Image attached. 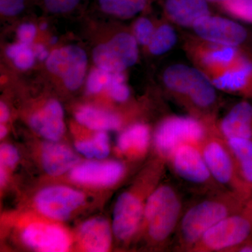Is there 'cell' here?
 Returning a JSON list of instances; mask_svg holds the SVG:
<instances>
[{
	"label": "cell",
	"instance_id": "6da1fadb",
	"mask_svg": "<svg viewBox=\"0 0 252 252\" xmlns=\"http://www.w3.org/2000/svg\"><path fill=\"white\" fill-rule=\"evenodd\" d=\"M249 199L236 192L220 189L189 206L184 210L175 233L176 251L190 252L213 225L243 211Z\"/></svg>",
	"mask_w": 252,
	"mask_h": 252
},
{
	"label": "cell",
	"instance_id": "7a4b0ae2",
	"mask_svg": "<svg viewBox=\"0 0 252 252\" xmlns=\"http://www.w3.org/2000/svg\"><path fill=\"white\" fill-rule=\"evenodd\" d=\"M167 90L199 119L215 117L218 95L210 78L197 67L184 64L169 66L162 74Z\"/></svg>",
	"mask_w": 252,
	"mask_h": 252
},
{
	"label": "cell",
	"instance_id": "3957f363",
	"mask_svg": "<svg viewBox=\"0 0 252 252\" xmlns=\"http://www.w3.org/2000/svg\"><path fill=\"white\" fill-rule=\"evenodd\" d=\"M183 212V202L177 189L169 184L158 185L147 198L141 223L149 243L160 248L172 240Z\"/></svg>",
	"mask_w": 252,
	"mask_h": 252
},
{
	"label": "cell",
	"instance_id": "277c9868",
	"mask_svg": "<svg viewBox=\"0 0 252 252\" xmlns=\"http://www.w3.org/2000/svg\"><path fill=\"white\" fill-rule=\"evenodd\" d=\"M201 119L189 116H167L159 123L154 135V145L159 157L165 159L184 144L200 145L212 126Z\"/></svg>",
	"mask_w": 252,
	"mask_h": 252
},
{
	"label": "cell",
	"instance_id": "5b68a950",
	"mask_svg": "<svg viewBox=\"0 0 252 252\" xmlns=\"http://www.w3.org/2000/svg\"><path fill=\"white\" fill-rule=\"evenodd\" d=\"M216 126H212L205 140L199 145L212 178L221 188L250 198L252 194L240 180L235 158L217 132Z\"/></svg>",
	"mask_w": 252,
	"mask_h": 252
},
{
	"label": "cell",
	"instance_id": "8992f818",
	"mask_svg": "<svg viewBox=\"0 0 252 252\" xmlns=\"http://www.w3.org/2000/svg\"><path fill=\"white\" fill-rule=\"evenodd\" d=\"M252 237V223L243 211L220 220L203 235L190 252H234Z\"/></svg>",
	"mask_w": 252,
	"mask_h": 252
},
{
	"label": "cell",
	"instance_id": "52a82bcc",
	"mask_svg": "<svg viewBox=\"0 0 252 252\" xmlns=\"http://www.w3.org/2000/svg\"><path fill=\"white\" fill-rule=\"evenodd\" d=\"M167 162L177 177L195 188L205 189L207 192L225 189L212 178L198 144H182L172 152Z\"/></svg>",
	"mask_w": 252,
	"mask_h": 252
},
{
	"label": "cell",
	"instance_id": "ba28073f",
	"mask_svg": "<svg viewBox=\"0 0 252 252\" xmlns=\"http://www.w3.org/2000/svg\"><path fill=\"white\" fill-rule=\"evenodd\" d=\"M184 49L197 68L208 77L231 65L247 50L204 40L196 35L186 39Z\"/></svg>",
	"mask_w": 252,
	"mask_h": 252
},
{
	"label": "cell",
	"instance_id": "9c48e42d",
	"mask_svg": "<svg viewBox=\"0 0 252 252\" xmlns=\"http://www.w3.org/2000/svg\"><path fill=\"white\" fill-rule=\"evenodd\" d=\"M139 57L138 43L131 33L122 32L93 51L97 67L109 72H124L136 64Z\"/></svg>",
	"mask_w": 252,
	"mask_h": 252
},
{
	"label": "cell",
	"instance_id": "30bf717a",
	"mask_svg": "<svg viewBox=\"0 0 252 252\" xmlns=\"http://www.w3.org/2000/svg\"><path fill=\"white\" fill-rule=\"evenodd\" d=\"M192 28L195 35L204 40L252 52V33L233 20L210 14L198 19Z\"/></svg>",
	"mask_w": 252,
	"mask_h": 252
},
{
	"label": "cell",
	"instance_id": "8fae6325",
	"mask_svg": "<svg viewBox=\"0 0 252 252\" xmlns=\"http://www.w3.org/2000/svg\"><path fill=\"white\" fill-rule=\"evenodd\" d=\"M87 65L86 51L74 45L55 49L46 61L48 70L59 77L70 91L77 90L82 85Z\"/></svg>",
	"mask_w": 252,
	"mask_h": 252
},
{
	"label": "cell",
	"instance_id": "7c38bea8",
	"mask_svg": "<svg viewBox=\"0 0 252 252\" xmlns=\"http://www.w3.org/2000/svg\"><path fill=\"white\" fill-rule=\"evenodd\" d=\"M144 196L135 190L119 195L113 214L112 232L118 240L127 242L137 233L143 218Z\"/></svg>",
	"mask_w": 252,
	"mask_h": 252
},
{
	"label": "cell",
	"instance_id": "4fadbf2b",
	"mask_svg": "<svg viewBox=\"0 0 252 252\" xmlns=\"http://www.w3.org/2000/svg\"><path fill=\"white\" fill-rule=\"evenodd\" d=\"M84 194L62 186L42 189L36 195L35 205L43 215L55 220H66L84 203Z\"/></svg>",
	"mask_w": 252,
	"mask_h": 252
},
{
	"label": "cell",
	"instance_id": "5bb4252c",
	"mask_svg": "<svg viewBox=\"0 0 252 252\" xmlns=\"http://www.w3.org/2000/svg\"><path fill=\"white\" fill-rule=\"evenodd\" d=\"M209 78L217 90L252 100V51H244L233 64Z\"/></svg>",
	"mask_w": 252,
	"mask_h": 252
},
{
	"label": "cell",
	"instance_id": "9a60e30c",
	"mask_svg": "<svg viewBox=\"0 0 252 252\" xmlns=\"http://www.w3.org/2000/svg\"><path fill=\"white\" fill-rule=\"evenodd\" d=\"M22 240L30 248L39 252H64L70 246V238L65 230L46 223L28 225L23 230Z\"/></svg>",
	"mask_w": 252,
	"mask_h": 252
},
{
	"label": "cell",
	"instance_id": "2e32d148",
	"mask_svg": "<svg viewBox=\"0 0 252 252\" xmlns=\"http://www.w3.org/2000/svg\"><path fill=\"white\" fill-rule=\"evenodd\" d=\"M125 171V166L120 162L89 161L73 167L70 178L81 185L107 187L119 182Z\"/></svg>",
	"mask_w": 252,
	"mask_h": 252
},
{
	"label": "cell",
	"instance_id": "e0dca14e",
	"mask_svg": "<svg viewBox=\"0 0 252 252\" xmlns=\"http://www.w3.org/2000/svg\"><path fill=\"white\" fill-rule=\"evenodd\" d=\"M217 130L224 140L242 137L252 139V102L243 99L231 107L217 123Z\"/></svg>",
	"mask_w": 252,
	"mask_h": 252
},
{
	"label": "cell",
	"instance_id": "ac0fdd59",
	"mask_svg": "<svg viewBox=\"0 0 252 252\" xmlns=\"http://www.w3.org/2000/svg\"><path fill=\"white\" fill-rule=\"evenodd\" d=\"M31 126L36 133L50 141L57 142L65 130L64 110L59 101L51 99L32 116Z\"/></svg>",
	"mask_w": 252,
	"mask_h": 252
},
{
	"label": "cell",
	"instance_id": "d6986e66",
	"mask_svg": "<svg viewBox=\"0 0 252 252\" xmlns=\"http://www.w3.org/2000/svg\"><path fill=\"white\" fill-rule=\"evenodd\" d=\"M162 9L167 21L185 28H192L204 16L212 14L207 0H162Z\"/></svg>",
	"mask_w": 252,
	"mask_h": 252
},
{
	"label": "cell",
	"instance_id": "ffe728a7",
	"mask_svg": "<svg viewBox=\"0 0 252 252\" xmlns=\"http://www.w3.org/2000/svg\"><path fill=\"white\" fill-rule=\"evenodd\" d=\"M112 231L108 221L102 218L86 220L78 231V241L87 252L108 251L112 245Z\"/></svg>",
	"mask_w": 252,
	"mask_h": 252
},
{
	"label": "cell",
	"instance_id": "44dd1931",
	"mask_svg": "<svg viewBox=\"0 0 252 252\" xmlns=\"http://www.w3.org/2000/svg\"><path fill=\"white\" fill-rule=\"evenodd\" d=\"M41 160L43 167L49 175L59 176L76 166L79 158L67 146L50 142L43 146Z\"/></svg>",
	"mask_w": 252,
	"mask_h": 252
},
{
	"label": "cell",
	"instance_id": "7402d4cb",
	"mask_svg": "<svg viewBox=\"0 0 252 252\" xmlns=\"http://www.w3.org/2000/svg\"><path fill=\"white\" fill-rule=\"evenodd\" d=\"M151 141L149 126L142 123L132 124L123 131L117 140V149L123 155L140 158L147 153Z\"/></svg>",
	"mask_w": 252,
	"mask_h": 252
},
{
	"label": "cell",
	"instance_id": "603a6c76",
	"mask_svg": "<svg viewBox=\"0 0 252 252\" xmlns=\"http://www.w3.org/2000/svg\"><path fill=\"white\" fill-rule=\"evenodd\" d=\"M75 118L81 125L97 132L118 130L122 124L117 114L91 106L81 107L76 112Z\"/></svg>",
	"mask_w": 252,
	"mask_h": 252
},
{
	"label": "cell",
	"instance_id": "cb8c5ba5",
	"mask_svg": "<svg viewBox=\"0 0 252 252\" xmlns=\"http://www.w3.org/2000/svg\"><path fill=\"white\" fill-rule=\"evenodd\" d=\"M225 140L235 158L240 180L252 194V139L233 137Z\"/></svg>",
	"mask_w": 252,
	"mask_h": 252
},
{
	"label": "cell",
	"instance_id": "d4e9b609",
	"mask_svg": "<svg viewBox=\"0 0 252 252\" xmlns=\"http://www.w3.org/2000/svg\"><path fill=\"white\" fill-rule=\"evenodd\" d=\"M156 0H94L96 6L104 14L128 19L147 11Z\"/></svg>",
	"mask_w": 252,
	"mask_h": 252
},
{
	"label": "cell",
	"instance_id": "484cf974",
	"mask_svg": "<svg viewBox=\"0 0 252 252\" xmlns=\"http://www.w3.org/2000/svg\"><path fill=\"white\" fill-rule=\"evenodd\" d=\"M170 23L166 19L157 25L153 37L147 47L153 56L166 54L177 44V34Z\"/></svg>",
	"mask_w": 252,
	"mask_h": 252
},
{
	"label": "cell",
	"instance_id": "4316f807",
	"mask_svg": "<svg viewBox=\"0 0 252 252\" xmlns=\"http://www.w3.org/2000/svg\"><path fill=\"white\" fill-rule=\"evenodd\" d=\"M75 148L88 158H105L110 152L109 136L105 131H99L90 140L77 142Z\"/></svg>",
	"mask_w": 252,
	"mask_h": 252
},
{
	"label": "cell",
	"instance_id": "83f0119b",
	"mask_svg": "<svg viewBox=\"0 0 252 252\" xmlns=\"http://www.w3.org/2000/svg\"><path fill=\"white\" fill-rule=\"evenodd\" d=\"M6 56L12 60L18 69L26 70L35 63V55L31 45L20 42L10 45L6 49Z\"/></svg>",
	"mask_w": 252,
	"mask_h": 252
},
{
	"label": "cell",
	"instance_id": "f1b7e54d",
	"mask_svg": "<svg viewBox=\"0 0 252 252\" xmlns=\"http://www.w3.org/2000/svg\"><path fill=\"white\" fill-rule=\"evenodd\" d=\"M218 6L232 18L252 25V0H225Z\"/></svg>",
	"mask_w": 252,
	"mask_h": 252
},
{
	"label": "cell",
	"instance_id": "f546056e",
	"mask_svg": "<svg viewBox=\"0 0 252 252\" xmlns=\"http://www.w3.org/2000/svg\"><path fill=\"white\" fill-rule=\"evenodd\" d=\"M157 26L150 18L142 16L135 21L132 34L139 44L147 47L153 37Z\"/></svg>",
	"mask_w": 252,
	"mask_h": 252
},
{
	"label": "cell",
	"instance_id": "4dcf8cb0",
	"mask_svg": "<svg viewBox=\"0 0 252 252\" xmlns=\"http://www.w3.org/2000/svg\"><path fill=\"white\" fill-rule=\"evenodd\" d=\"M124 72L112 73L107 90L109 95L114 100L119 102H125L130 96V91L126 84Z\"/></svg>",
	"mask_w": 252,
	"mask_h": 252
},
{
	"label": "cell",
	"instance_id": "1f68e13d",
	"mask_svg": "<svg viewBox=\"0 0 252 252\" xmlns=\"http://www.w3.org/2000/svg\"><path fill=\"white\" fill-rule=\"evenodd\" d=\"M112 72L97 67L91 71L86 81V89L92 94H98L107 89L112 78Z\"/></svg>",
	"mask_w": 252,
	"mask_h": 252
},
{
	"label": "cell",
	"instance_id": "d6a6232c",
	"mask_svg": "<svg viewBox=\"0 0 252 252\" xmlns=\"http://www.w3.org/2000/svg\"><path fill=\"white\" fill-rule=\"evenodd\" d=\"M83 0H41L44 9L54 14H67L75 11Z\"/></svg>",
	"mask_w": 252,
	"mask_h": 252
},
{
	"label": "cell",
	"instance_id": "836d02e7",
	"mask_svg": "<svg viewBox=\"0 0 252 252\" xmlns=\"http://www.w3.org/2000/svg\"><path fill=\"white\" fill-rule=\"evenodd\" d=\"M28 0H0V13L5 17H14L26 9Z\"/></svg>",
	"mask_w": 252,
	"mask_h": 252
},
{
	"label": "cell",
	"instance_id": "e575fe53",
	"mask_svg": "<svg viewBox=\"0 0 252 252\" xmlns=\"http://www.w3.org/2000/svg\"><path fill=\"white\" fill-rule=\"evenodd\" d=\"M19 160L17 149L10 144H1L0 147V162L4 168H14Z\"/></svg>",
	"mask_w": 252,
	"mask_h": 252
},
{
	"label": "cell",
	"instance_id": "d590c367",
	"mask_svg": "<svg viewBox=\"0 0 252 252\" xmlns=\"http://www.w3.org/2000/svg\"><path fill=\"white\" fill-rule=\"evenodd\" d=\"M36 35V26L32 23H23L18 28L17 36L20 42L31 45Z\"/></svg>",
	"mask_w": 252,
	"mask_h": 252
},
{
	"label": "cell",
	"instance_id": "8d00e7d4",
	"mask_svg": "<svg viewBox=\"0 0 252 252\" xmlns=\"http://www.w3.org/2000/svg\"><path fill=\"white\" fill-rule=\"evenodd\" d=\"M34 55L36 59L40 61H46L49 56V52L46 48L42 44H38L33 48Z\"/></svg>",
	"mask_w": 252,
	"mask_h": 252
},
{
	"label": "cell",
	"instance_id": "74e56055",
	"mask_svg": "<svg viewBox=\"0 0 252 252\" xmlns=\"http://www.w3.org/2000/svg\"><path fill=\"white\" fill-rule=\"evenodd\" d=\"M234 252H252V237L235 249Z\"/></svg>",
	"mask_w": 252,
	"mask_h": 252
},
{
	"label": "cell",
	"instance_id": "f35d334b",
	"mask_svg": "<svg viewBox=\"0 0 252 252\" xmlns=\"http://www.w3.org/2000/svg\"><path fill=\"white\" fill-rule=\"evenodd\" d=\"M9 118V109L4 102H1V103H0V122L1 124L2 123L4 124V123L7 122Z\"/></svg>",
	"mask_w": 252,
	"mask_h": 252
},
{
	"label": "cell",
	"instance_id": "ab89813d",
	"mask_svg": "<svg viewBox=\"0 0 252 252\" xmlns=\"http://www.w3.org/2000/svg\"><path fill=\"white\" fill-rule=\"evenodd\" d=\"M245 211L248 214L249 217L252 220V196L249 199L245 207Z\"/></svg>",
	"mask_w": 252,
	"mask_h": 252
},
{
	"label": "cell",
	"instance_id": "60d3db41",
	"mask_svg": "<svg viewBox=\"0 0 252 252\" xmlns=\"http://www.w3.org/2000/svg\"><path fill=\"white\" fill-rule=\"evenodd\" d=\"M6 180H7V173H6V170L4 167L0 168V182H1V186L4 185L6 183Z\"/></svg>",
	"mask_w": 252,
	"mask_h": 252
},
{
	"label": "cell",
	"instance_id": "b9f144b4",
	"mask_svg": "<svg viewBox=\"0 0 252 252\" xmlns=\"http://www.w3.org/2000/svg\"><path fill=\"white\" fill-rule=\"evenodd\" d=\"M7 128L5 127V126L1 124V126H0V137H1V139L4 138L6 134H7Z\"/></svg>",
	"mask_w": 252,
	"mask_h": 252
},
{
	"label": "cell",
	"instance_id": "7bdbcfd3",
	"mask_svg": "<svg viewBox=\"0 0 252 252\" xmlns=\"http://www.w3.org/2000/svg\"><path fill=\"white\" fill-rule=\"evenodd\" d=\"M58 41H59V38H58L57 36H54L50 39V44H51V45H55V44H57Z\"/></svg>",
	"mask_w": 252,
	"mask_h": 252
},
{
	"label": "cell",
	"instance_id": "ee69618b",
	"mask_svg": "<svg viewBox=\"0 0 252 252\" xmlns=\"http://www.w3.org/2000/svg\"><path fill=\"white\" fill-rule=\"evenodd\" d=\"M39 28H40L41 31H46L48 28V24L46 23H41L40 26H39Z\"/></svg>",
	"mask_w": 252,
	"mask_h": 252
},
{
	"label": "cell",
	"instance_id": "f6af8a7d",
	"mask_svg": "<svg viewBox=\"0 0 252 252\" xmlns=\"http://www.w3.org/2000/svg\"><path fill=\"white\" fill-rule=\"evenodd\" d=\"M207 1H209L210 3H215V4H219L225 1V0H207Z\"/></svg>",
	"mask_w": 252,
	"mask_h": 252
}]
</instances>
